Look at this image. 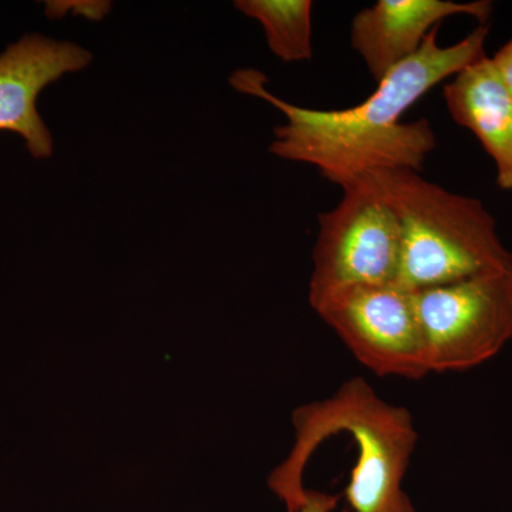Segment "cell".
Masks as SVG:
<instances>
[{"label":"cell","instance_id":"2","mask_svg":"<svg viewBox=\"0 0 512 512\" xmlns=\"http://www.w3.org/2000/svg\"><path fill=\"white\" fill-rule=\"evenodd\" d=\"M295 441L284 463L269 476V488L293 512L302 504L303 473L316 448L348 433L357 447L356 466L346 488L355 512H416L403 491V478L417 434L406 407L384 402L362 377H353L328 399L298 407L292 414Z\"/></svg>","mask_w":512,"mask_h":512},{"label":"cell","instance_id":"12","mask_svg":"<svg viewBox=\"0 0 512 512\" xmlns=\"http://www.w3.org/2000/svg\"><path fill=\"white\" fill-rule=\"evenodd\" d=\"M491 62L512 96V39L491 57Z\"/></svg>","mask_w":512,"mask_h":512},{"label":"cell","instance_id":"1","mask_svg":"<svg viewBox=\"0 0 512 512\" xmlns=\"http://www.w3.org/2000/svg\"><path fill=\"white\" fill-rule=\"evenodd\" d=\"M439 28L377 83L372 96L350 109L295 106L269 92L265 74L254 69L237 70L229 83L285 114L288 121L275 128L269 147L274 156L313 165L339 187L380 170L409 168L421 173L436 148V134L426 119L404 123L403 114L434 86L485 56L490 32L480 25L456 45L443 47L437 40Z\"/></svg>","mask_w":512,"mask_h":512},{"label":"cell","instance_id":"5","mask_svg":"<svg viewBox=\"0 0 512 512\" xmlns=\"http://www.w3.org/2000/svg\"><path fill=\"white\" fill-rule=\"evenodd\" d=\"M431 372H463L512 340V271L413 292Z\"/></svg>","mask_w":512,"mask_h":512},{"label":"cell","instance_id":"11","mask_svg":"<svg viewBox=\"0 0 512 512\" xmlns=\"http://www.w3.org/2000/svg\"><path fill=\"white\" fill-rule=\"evenodd\" d=\"M338 495L322 493V491L306 490L305 498L293 512H332L338 504ZM343 512H349L345 510Z\"/></svg>","mask_w":512,"mask_h":512},{"label":"cell","instance_id":"8","mask_svg":"<svg viewBox=\"0 0 512 512\" xmlns=\"http://www.w3.org/2000/svg\"><path fill=\"white\" fill-rule=\"evenodd\" d=\"M493 9L490 0H379L353 18L350 45L379 83L393 67L412 57L443 20L466 15L485 25Z\"/></svg>","mask_w":512,"mask_h":512},{"label":"cell","instance_id":"7","mask_svg":"<svg viewBox=\"0 0 512 512\" xmlns=\"http://www.w3.org/2000/svg\"><path fill=\"white\" fill-rule=\"evenodd\" d=\"M93 56L67 40L32 33L0 53V131L18 134L35 158L53 154V137L37 111L42 90L64 74L82 72Z\"/></svg>","mask_w":512,"mask_h":512},{"label":"cell","instance_id":"9","mask_svg":"<svg viewBox=\"0 0 512 512\" xmlns=\"http://www.w3.org/2000/svg\"><path fill=\"white\" fill-rule=\"evenodd\" d=\"M448 113L483 144L501 190H512V96L491 57L468 64L443 87Z\"/></svg>","mask_w":512,"mask_h":512},{"label":"cell","instance_id":"4","mask_svg":"<svg viewBox=\"0 0 512 512\" xmlns=\"http://www.w3.org/2000/svg\"><path fill=\"white\" fill-rule=\"evenodd\" d=\"M342 190L339 204L318 215L311 306L353 286L396 284L399 275V222L372 175L342 185Z\"/></svg>","mask_w":512,"mask_h":512},{"label":"cell","instance_id":"3","mask_svg":"<svg viewBox=\"0 0 512 512\" xmlns=\"http://www.w3.org/2000/svg\"><path fill=\"white\" fill-rule=\"evenodd\" d=\"M369 175L399 222L396 285L404 291L512 271V252L505 248L497 221L483 202L448 191L409 168Z\"/></svg>","mask_w":512,"mask_h":512},{"label":"cell","instance_id":"10","mask_svg":"<svg viewBox=\"0 0 512 512\" xmlns=\"http://www.w3.org/2000/svg\"><path fill=\"white\" fill-rule=\"evenodd\" d=\"M234 5L261 23L269 49L282 62L312 59L311 0H237Z\"/></svg>","mask_w":512,"mask_h":512},{"label":"cell","instance_id":"6","mask_svg":"<svg viewBox=\"0 0 512 512\" xmlns=\"http://www.w3.org/2000/svg\"><path fill=\"white\" fill-rule=\"evenodd\" d=\"M312 308L377 376L419 380L429 375L412 292L396 284L353 286Z\"/></svg>","mask_w":512,"mask_h":512}]
</instances>
